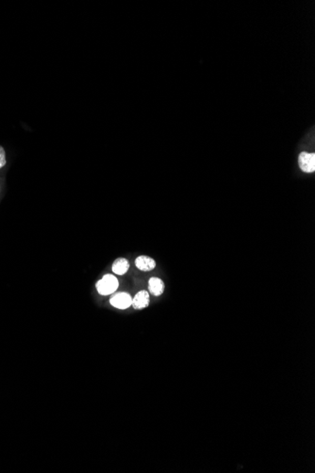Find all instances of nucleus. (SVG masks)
<instances>
[{
	"instance_id": "f03ea898",
	"label": "nucleus",
	"mask_w": 315,
	"mask_h": 473,
	"mask_svg": "<svg viewBox=\"0 0 315 473\" xmlns=\"http://www.w3.org/2000/svg\"><path fill=\"white\" fill-rule=\"evenodd\" d=\"M109 303L114 308L125 310L131 306L132 298L127 292H119L114 294L111 298H109Z\"/></svg>"
},
{
	"instance_id": "7ed1b4c3",
	"label": "nucleus",
	"mask_w": 315,
	"mask_h": 473,
	"mask_svg": "<svg viewBox=\"0 0 315 473\" xmlns=\"http://www.w3.org/2000/svg\"><path fill=\"white\" fill-rule=\"evenodd\" d=\"M298 164L303 172L312 173L315 170V154L302 152L298 157Z\"/></svg>"
},
{
	"instance_id": "f257e3e1",
	"label": "nucleus",
	"mask_w": 315,
	"mask_h": 473,
	"mask_svg": "<svg viewBox=\"0 0 315 473\" xmlns=\"http://www.w3.org/2000/svg\"><path fill=\"white\" fill-rule=\"evenodd\" d=\"M97 290L102 296H108L113 294L117 290L119 283L116 276L111 274L104 275L103 278L97 283Z\"/></svg>"
},
{
	"instance_id": "39448f33",
	"label": "nucleus",
	"mask_w": 315,
	"mask_h": 473,
	"mask_svg": "<svg viewBox=\"0 0 315 473\" xmlns=\"http://www.w3.org/2000/svg\"><path fill=\"white\" fill-rule=\"evenodd\" d=\"M165 290V285L162 280L152 277L148 282V293L154 297H160Z\"/></svg>"
},
{
	"instance_id": "20e7f679",
	"label": "nucleus",
	"mask_w": 315,
	"mask_h": 473,
	"mask_svg": "<svg viewBox=\"0 0 315 473\" xmlns=\"http://www.w3.org/2000/svg\"><path fill=\"white\" fill-rule=\"evenodd\" d=\"M149 304H150V295L146 290L138 292L134 296V298H132L131 306L135 310H142L148 307Z\"/></svg>"
},
{
	"instance_id": "0eeeda50",
	"label": "nucleus",
	"mask_w": 315,
	"mask_h": 473,
	"mask_svg": "<svg viewBox=\"0 0 315 473\" xmlns=\"http://www.w3.org/2000/svg\"><path fill=\"white\" fill-rule=\"evenodd\" d=\"M112 271L116 275H125L129 271V262L126 258H117L112 264Z\"/></svg>"
},
{
	"instance_id": "6e6552de",
	"label": "nucleus",
	"mask_w": 315,
	"mask_h": 473,
	"mask_svg": "<svg viewBox=\"0 0 315 473\" xmlns=\"http://www.w3.org/2000/svg\"><path fill=\"white\" fill-rule=\"evenodd\" d=\"M6 162V152H5V149H3V148L0 146V169H2L3 166H5Z\"/></svg>"
},
{
	"instance_id": "423d86ee",
	"label": "nucleus",
	"mask_w": 315,
	"mask_h": 473,
	"mask_svg": "<svg viewBox=\"0 0 315 473\" xmlns=\"http://www.w3.org/2000/svg\"><path fill=\"white\" fill-rule=\"evenodd\" d=\"M135 266L139 270L141 271H151L156 267V262L153 258L147 256V255H141L137 257L135 260Z\"/></svg>"
}]
</instances>
